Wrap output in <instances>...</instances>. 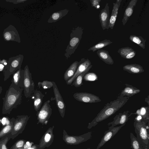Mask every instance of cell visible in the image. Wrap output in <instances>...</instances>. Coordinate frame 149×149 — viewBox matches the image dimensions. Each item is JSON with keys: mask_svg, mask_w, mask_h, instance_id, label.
Here are the masks:
<instances>
[{"mask_svg": "<svg viewBox=\"0 0 149 149\" xmlns=\"http://www.w3.org/2000/svg\"><path fill=\"white\" fill-rule=\"evenodd\" d=\"M130 97L118 96L116 99L108 102L91 122L87 128L90 129L96 126L99 122L113 115L127 102Z\"/></svg>", "mask_w": 149, "mask_h": 149, "instance_id": "1", "label": "cell"}, {"mask_svg": "<svg viewBox=\"0 0 149 149\" xmlns=\"http://www.w3.org/2000/svg\"><path fill=\"white\" fill-rule=\"evenodd\" d=\"M23 88L15 86L13 83L6 91L4 97L2 109L3 114L9 113L20 103Z\"/></svg>", "mask_w": 149, "mask_h": 149, "instance_id": "2", "label": "cell"}, {"mask_svg": "<svg viewBox=\"0 0 149 149\" xmlns=\"http://www.w3.org/2000/svg\"><path fill=\"white\" fill-rule=\"evenodd\" d=\"M134 126L137 139L143 148L149 149L148 125L143 120L137 121L134 120Z\"/></svg>", "mask_w": 149, "mask_h": 149, "instance_id": "3", "label": "cell"}, {"mask_svg": "<svg viewBox=\"0 0 149 149\" xmlns=\"http://www.w3.org/2000/svg\"><path fill=\"white\" fill-rule=\"evenodd\" d=\"M23 58V55L20 54L9 58L7 61V64L3 70L4 81L7 80L18 70L21 68Z\"/></svg>", "mask_w": 149, "mask_h": 149, "instance_id": "4", "label": "cell"}, {"mask_svg": "<svg viewBox=\"0 0 149 149\" xmlns=\"http://www.w3.org/2000/svg\"><path fill=\"white\" fill-rule=\"evenodd\" d=\"M92 132H89L79 136L70 135L68 134L64 130H63V139L67 144L77 145L85 142L92 137Z\"/></svg>", "mask_w": 149, "mask_h": 149, "instance_id": "5", "label": "cell"}, {"mask_svg": "<svg viewBox=\"0 0 149 149\" xmlns=\"http://www.w3.org/2000/svg\"><path fill=\"white\" fill-rule=\"evenodd\" d=\"M50 100H48L45 102L42 107L37 112V124L46 125L52 113V109L50 104Z\"/></svg>", "mask_w": 149, "mask_h": 149, "instance_id": "6", "label": "cell"}, {"mask_svg": "<svg viewBox=\"0 0 149 149\" xmlns=\"http://www.w3.org/2000/svg\"><path fill=\"white\" fill-rule=\"evenodd\" d=\"M24 70L23 90L24 96L27 98L30 97L34 91L35 85L27 65L25 66Z\"/></svg>", "mask_w": 149, "mask_h": 149, "instance_id": "7", "label": "cell"}, {"mask_svg": "<svg viewBox=\"0 0 149 149\" xmlns=\"http://www.w3.org/2000/svg\"><path fill=\"white\" fill-rule=\"evenodd\" d=\"M3 36L6 41H15L18 43L21 42L18 32L15 26L12 25H9L4 29Z\"/></svg>", "mask_w": 149, "mask_h": 149, "instance_id": "8", "label": "cell"}, {"mask_svg": "<svg viewBox=\"0 0 149 149\" xmlns=\"http://www.w3.org/2000/svg\"><path fill=\"white\" fill-rule=\"evenodd\" d=\"M77 100L85 103H95L101 101L99 97L94 94L86 92H77L73 95Z\"/></svg>", "mask_w": 149, "mask_h": 149, "instance_id": "9", "label": "cell"}, {"mask_svg": "<svg viewBox=\"0 0 149 149\" xmlns=\"http://www.w3.org/2000/svg\"><path fill=\"white\" fill-rule=\"evenodd\" d=\"M54 126L49 127L40 139L38 149H44L49 147L52 143L54 137L53 129Z\"/></svg>", "mask_w": 149, "mask_h": 149, "instance_id": "10", "label": "cell"}, {"mask_svg": "<svg viewBox=\"0 0 149 149\" xmlns=\"http://www.w3.org/2000/svg\"><path fill=\"white\" fill-rule=\"evenodd\" d=\"M126 124L118 126L109 127L108 130L105 131L104 134L96 149H99L114 136Z\"/></svg>", "mask_w": 149, "mask_h": 149, "instance_id": "11", "label": "cell"}, {"mask_svg": "<svg viewBox=\"0 0 149 149\" xmlns=\"http://www.w3.org/2000/svg\"><path fill=\"white\" fill-rule=\"evenodd\" d=\"M52 82V87L56 105L61 116L62 118H63L65 110V104L55 83L54 81Z\"/></svg>", "mask_w": 149, "mask_h": 149, "instance_id": "12", "label": "cell"}, {"mask_svg": "<svg viewBox=\"0 0 149 149\" xmlns=\"http://www.w3.org/2000/svg\"><path fill=\"white\" fill-rule=\"evenodd\" d=\"M134 113H131L129 111H125L123 113H120L117 114L113 118V120L109 123L107 125L109 126L115 127L117 125H122L128 121L130 117Z\"/></svg>", "mask_w": 149, "mask_h": 149, "instance_id": "13", "label": "cell"}, {"mask_svg": "<svg viewBox=\"0 0 149 149\" xmlns=\"http://www.w3.org/2000/svg\"><path fill=\"white\" fill-rule=\"evenodd\" d=\"M99 17L102 30L109 29L110 16L108 3H107L104 8L101 10Z\"/></svg>", "mask_w": 149, "mask_h": 149, "instance_id": "14", "label": "cell"}, {"mask_svg": "<svg viewBox=\"0 0 149 149\" xmlns=\"http://www.w3.org/2000/svg\"><path fill=\"white\" fill-rule=\"evenodd\" d=\"M80 63L77 68L74 75L69 80L66 81L68 85H71L74 79L80 74L86 70L91 64L90 61L88 59H82Z\"/></svg>", "mask_w": 149, "mask_h": 149, "instance_id": "15", "label": "cell"}, {"mask_svg": "<svg viewBox=\"0 0 149 149\" xmlns=\"http://www.w3.org/2000/svg\"><path fill=\"white\" fill-rule=\"evenodd\" d=\"M24 77V69L20 68L13 74L12 83L16 86L23 88Z\"/></svg>", "mask_w": 149, "mask_h": 149, "instance_id": "16", "label": "cell"}, {"mask_svg": "<svg viewBox=\"0 0 149 149\" xmlns=\"http://www.w3.org/2000/svg\"><path fill=\"white\" fill-rule=\"evenodd\" d=\"M44 95L40 91L35 90L31 96V98L33 100V106L35 111L37 112L40 109L42 104Z\"/></svg>", "mask_w": 149, "mask_h": 149, "instance_id": "17", "label": "cell"}, {"mask_svg": "<svg viewBox=\"0 0 149 149\" xmlns=\"http://www.w3.org/2000/svg\"><path fill=\"white\" fill-rule=\"evenodd\" d=\"M122 0H117L115 3H113V6L112 12L110 17L109 27L112 29L117 18L118 11Z\"/></svg>", "mask_w": 149, "mask_h": 149, "instance_id": "18", "label": "cell"}, {"mask_svg": "<svg viewBox=\"0 0 149 149\" xmlns=\"http://www.w3.org/2000/svg\"><path fill=\"white\" fill-rule=\"evenodd\" d=\"M137 2V0H131L129 3L125 10L122 21L123 26L125 25L130 17L132 15L133 13L134 8Z\"/></svg>", "mask_w": 149, "mask_h": 149, "instance_id": "19", "label": "cell"}, {"mask_svg": "<svg viewBox=\"0 0 149 149\" xmlns=\"http://www.w3.org/2000/svg\"><path fill=\"white\" fill-rule=\"evenodd\" d=\"M125 85L126 87L122 91L119 97H123L126 96L130 97L141 92L140 89L132 85L127 84Z\"/></svg>", "mask_w": 149, "mask_h": 149, "instance_id": "20", "label": "cell"}, {"mask_svg": "<svg viewBox=\"0 0 149 149\" xmlns=\"http://www.w3.org/2000/svg\"><path fill=\"white\" fill-rule=\"evenodd\" d=\"M117 52L122 58L127 59L133 58L136 54V52L132 48L129 47L120 48Z\"/></svg>", "mask_w": 149, "mask_h": 149, "instance_id": "21", "label": "cell"}, {"mask_svg": "<svg viewBox=\"0 0 149 149\" xmlns=\"http://www.w3.org/2000/svg\"><path fill=\"white\" fill-rule=\"evenodd\" d=\"M29 117L27 115H20L17 116L14 124V130L17 132L26 125Z\"/></svg>", "mask_w": 149, "mask_h": 149, "instance_id": "22", "label": "cell"}, {"mask_svg": "<svg viewBox=\"0 0 149 149\" xmlns=\"http://www.w3.org/2000/svg\"><path fill=\"white\" fill-rule=\"evenodd\" d=\"M123 70L132 74H139L144 72L143 67L136 64H128L123 67Z\"/></svg>", "mask_w": 149, "mask_h": 149, "instance_id": "23", "label": "cell"}, {"mask_svg": "<svg viewBox=\"0 0 149 149\" xmlns=\"http://www.w3.org/2000/svg\"><path fill=\"white\" fill-rule=\"evenodd\" d=\"M96 53L99 58L106 63L110 65L113 64V60L107 51L100 49L97 50Z\"/></svg>", "mask_w": 149, "mask_h": 149, "instance_id": "24", "label": "cell"}, {"mask_svg": "<svg viewBox=\"0 0 149 149\" xmlns=\"http://www.w3.org/2000/svg\"><path fill=\"white\" fill-rule=\"evenodd\" d=\"M79 65V63L77 61H75L65 71L64 75V79L66 82L74 75Z\"/></svg>", "mask_w": 149, "mask_h": 149, "instance_id": "25", "label": "cell"}, {"mask_svg": "<svg viewBox=\"0 0 149 149\" xmlns=\"http://www.w3.org/2000/svg\"><path fill=\"white\" fill-rule=\"evenodd\" d=\"M137 115L140 116L142 117V120L146 123H149V107H143L140 109L138 110L136 113Z\"/></svg>", "mask_w": 149, "mask_h": 149, "instance_id": "26", "label": "cell"}, {"mask_svg": "<svg viewBox=\"0 0 149 149\" xmlns=\"http://www.w3.org/2000/svg\"><path fill=\"white\" fill-rule=\"evenodd\" d=\"M129 39L132 42L136 43L142 49H145L146 40L142 36L131 35L130 36Z\"/></svg>", "mask_w": 149, "mask_h": 149, "instance_id": "27", "label": "cell"}, {"mask_svg": "<svg viewBox=\"0 0 149 149\" xmlns=\"http://www.w3.org/2000/svg\"><path fill=\"white\" fill-rule=\"evenodd\" d=\"M93 65H91L86 70L79 75L74 80L72 85L76 88L80 87L83 85L82 81L85 75L92 68Z\"/></svg>", "mask_w": 149, "mask_h": 149, "instance_id": "28", "label": "cell"}, {"mask_svg": "<svg viewBox=\"0 0 149 149\" xmlns=\"http://www.w3.org/2000/svg\"><path fill=\"white\" fill-rule=\"evenodd\" d=\"M112 43V42L109 40H104L91 47L88 49V51H91L93 52H95L111 44Z\"/></svg>", "mask_w": 149, "mask_h": 149, "instance_id": "29", "label": "cell"}, {"mask_svg": "<svg viewBox=\"0 0 149 149\" xmlns=\"http://www.w3.org/2000/svg\"><path fill=\"white\" fill-rule=\"evenodd\" d=\"M131 148L132 149H143L138 142L137 139L132 133H130Z\"/></svg>", "mask_w": 149, "mask_h": 149, "instance_id": "30", "label": "cell"}, {"mask_svg": "<svg viewBox=\"0 0 149 149\" xmlns=\"http://www.w3.org/2000/svg\"><path fill=\"white\" fill-rule=\"evenodd\" d=\"M13 125V122L12 121L10 123L9 125H7L4 127L0 132V138L9 133L12 129Z\"/></svg>", "mask_w": 149, "mask_h": 149, "instance_id": "31", "label": "cell"}, {"mask_svg": "<svg viewBox=\"0 0 149 149\" xmlns=\"http://www.w3.org/2000/svg\"><path fill=\"white\" fill-rule=\"evenodd\" d=\"M38 86L40 88L41 86L44 89H49L52 87V81L47 80H44L42 82H39L38 83Z\"/></svg>", "mask_w": 149, "mask_h": 149, "instance_id": "32", "label": "cell"}, {"mask_svg": "<svg viewBox=\"0 0 149 149\" xmlns=\"http://www.w3.org/2000/svg\"><path fill=\"white\" fill-rule=\"evenodd\" d=\"M83 79L85 81H93L97 79L96 74L93 73H87L84 76Z\"/></svg>", "mask_w": 149, "mask_h": 149, "instance_id": "33", "label": "cell"}, {"mask_svg": "<svg viewBox=\"0 0 149 149\" xmlns=\"http://www.w3.org/2000/svg\"><path fill=\"white\" fill-rule=\"evenodd\" d=\"M101 0H90L92 6L97 9H99L100 8V2Z\"/></svg>", "mask_w": 149, "mask_h": 149, "instance_id": "34", "label": "cell"}, {"mask_svg": "<svg viewBox=\"0 0 149 149\" xmlns=\"http://www.w3.org/2000/svg\"><path fill=\"white\" fill-rule=\"evenodd\" d=\"M8 141V138H6L5 139L0 142V149H7L6 144Z\"/></svg>", "mask_w": 149, "mask_h": 149, "instance_id": "35", "label": "cell"}, {"mask_svg": "<svg viewBox=\"0 0 149 149\" xmlns=\"http://www.w3.org/2000/svg\"><path fill=\"white\" fill-rule=\"evenodd\" d=\"M79 41V39L78 38H72L70 40V44L71 46L74 47L78 43Z\"/></svg>", "mask_w": 149, "mask_h": 149, "instance_id": "36", "label": "cell"}, {"mask_svg": "<svg viewBox=\"0 0 149 149\" xmlns=\"http://www.w3.org/2000/svg\"><path fill=\"white\" fill-rule=\"evenodd\" d=\"M24 141L22 140H20L17 142L15 146V148H21L23 146L24 144Z\"/></svg>", "mask_w": 149, "mask_h": 149, "instance_id": "37", "label": "cell"}, {"mask_svg": "<svg viewBox=\"0 0 149 149\" xmlns=\"http://www.w3.org/2000/svg\"><path fill=\"white\" fill-rule=\"evenodd\" d=\"M33 143L32 142L27 141L24 146V149H28L31 147L33 145Z\"/></svg>", "mask_w": 149, "mask_h": 149, "instance_id": "38", "label": "cell"}, {"mask_svg": "<svg viewBox=\"0 0 149 149\" xmlns=\"http://www.w3.org/2000/svg\"><path fill=\"white\" fill-rule=\"evenodd\" d=\"M59 17L60 14L58 13H54L52 15V17L54 20H57L59 18Z\"/></svg>", "mask_w": 149, "mask_h": 149, "instance_id": "39", "label": "cell"}, {"mask_svg": "<svg viewBox=\"0 0 149 149\" xmlns=\"http://www.w3.org/2000/svg\"><path fill=\"white\" fill-rule=\"evenodd\" d=\"M1 122L4 125L5 124H7V125H8L10 123L9 121L5 118H3Z\"/></svg>", "mask_w": 149, "mask_h": 149, "instance_id": "40", "label": "cell"}, {"mask_svg": "<svg viewBox=\"0 0 149 149\" xmlns=\"http://www.w3.org/2000/svg\"><path fill=\"white\" fill-rule=\"evenodd\" d=\"M26 1V0H16V1H13L14 2H13V3L15 4H17L18 3L23 2L24 1Z\"/></svg>", "mask_w": 149, "mask_h": 149, "instance_id": "41", "label": "cell"}, {"mask_svg": "<svg viewBox=\"0 0 149 149\" xmlns=\"http://www.w3.org/2000/svg\"><path fill=\"white\" fill-rule=\"evenodd\" d=\"M38 144H33L31 147L28 149H38Z\"/></svg>", "mask_w": 149, "mask_h": 149, "instance_id": "42", "label": "cell"}, {"mask_svg": "<svg viewBox=\"0 0 149 149\" xmlns=\"http://www.w3.org/2000/svg\"><path fill=\"white\" fill-rule=\"evenodd\" d=\"M4 66L2 64H0V69H4Z\"/></svg>", "mask_w": 149, "mask_h": 149, "instance_id": "43", "label": "cell"}, {"mask_svg": "<svg viewBox=\"0 0 149 149\" xmlns=\"http://www.w3.org/2000/svg\"><path fill=\"white\" fill-rule=\"evenodd\" d=\"M147 98V99L146 98H145V100H146V101H147L146 102H147L148 105H149V97H148V98Z\"/></svg>", "mask_w": 149, "mask_h": 149, "instance_id": "44", "label": "cell"}, {"mask_svg": "<svg viewBox=\"0 0 149 149\" xmlns=\"http://www.w3.org/2000/svg\"><path fill=\"white\" fill-rule=\"evenodd\" d=\"M2 91V88L1 86H0V95Z\"/></svg>", "mask_w": 149, "mask_h": 149, "instance_id": "45", "label": "cell"}, {"mask_svg": "<svg viewBox=\"0 0 149 149\" xmlns=\"http://www.w3.org/2000/svg\"><path fill=\"white\" fill-rule=\"evenodd\" d=\"M87 149H90V148H87Z\"/></svg>", "mask_w": 149, "mask_h": 149, "instance_id": "46", "label": "cell"}, {"mask_svg": "<svg viewBox=\"0 0 149 149\" xmlns=\"http://www.w3.org/2000/svg\"><path fill=\"white\" fill-rule=\"evenodd\" d=\"M1 59H0V64L1 63Z\"/></svg>", "mask_w": 149, "mask_h": 149, "instance_id": "47", "label": "cell"}]
</instances>
